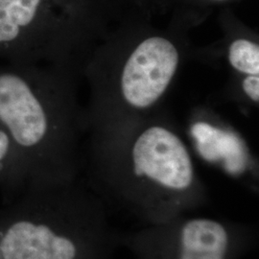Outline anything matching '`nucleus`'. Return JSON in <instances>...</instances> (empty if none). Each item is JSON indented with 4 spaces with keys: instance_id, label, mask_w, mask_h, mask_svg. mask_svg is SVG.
I'll use <instances>...</instances> for the list:
<instances>
[{
    "instance_id": "4",
    "label": "nucleus",
    "mask_w": 259,
    "mask_h": 259,
    "mask_svg": "<svg viewBox=\"0 0 259 259\" xmlns=\"http://www.w3.org/2000/svg\"><path fill=\"white\" fill-rule=\"evenodd\" d=\"M3 259H114L117 250L80 241L48 224H14L1 241Z\"/></svg>"
},
{
    "instance_id": "6",
    "label": "nucleus",
    "mask_w": 259,
    "mask_h": 259,
    "mask_svg": "<svg viewBox=\"0 0 259 259\" xmlns=\"http://www.w3.org/2000/svg\"><path fill=\"white\" fill-rule=\"evenodd\" d=\"M243 90L253 102H258L259 75H248L243 81Z\"/></svg>"
},
{
    "instance_id": "3",
    "label": "nucleus",
    "mask_w": 259,
    "mask_h": 259,
    "mask_svg": "<svg viewBox=\"0 0 259 259\" xmlns=\"http://www.w3.org/2000/svg\"><path fill=\"white\" fill-rule=\"evenodd\" d=\"M176 47L165 37L142 40L126 61L120 88L124 100L139 110L153 106L165 93L179 66Z\"/></svg>"
},
{
    "instance_id": "5",
    "label": "nucleus",
    "mask_w": 259,
    "mask_h": 259,
    "mask_svg": "<svg viewBox=\"0 0 259 259\" xmlns=\"http://www.w3.org/2000/svg\"><path fill=\"white\" fill-rule=\"evenodd\" d=\"M229 61L241 73L259 75L258 45L245 38L235 39L229 48Z\"/></svg>"
},
{
    "instance_id": "1",
    "label": "nucleus",
    "mask_w": 259,
    "mask_h": 259,
    "mask_svg": "<svg viewBox=\"0 0 259 259\" xmlns=\"http://www.w3.org/2000/svg\"><path fill=\"white\" fill-rule=\"evenodd\" d=\"M120 162L108 171L103 202L143 225H158L208 205L184 141L161 126L132 140Z\"/></svg>"
},
{
    "instance_id": "2",
    "label": "nucleus",
    "mask_w": 259,
    "mask_h": 259,
    "mask_svg": "<svg viewBox=\"0 0 259 259\" xmlns=\"http://www.w3.org/2000/svg\"><path fill=\"white\" fill-rule=\"evenodd\" d=\"M257 240L251 224L187 214L121 232L120 247L135 259H241Z\"/></svg>"
},
{
    "instance_id": "7",
    "label": "nucleus",
    "mask_w": 259,
    "mask_h": 259,
    "mask_svg": "<svg viewBox=\"0 0 259 259\" xmlns=\"http://www.w3.org/2000/svg\"><path fill=\"white\" fill-rule=\"evenodd\" d=\"M11 148V139L6 131L0 125V163L7 157Z\"/></svg>"
}]
</instances>
